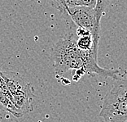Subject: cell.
<instances>
[{
    "label": "cell",
    "mask_w": 127,
    "mask_h": 122,
    "mask_svg": "<svg viewBox=\"0 0 127 122\" xmlns=\"http://www.w3.org/2000/svg\"><path fill=\"white\" fill-rule=\"evenodd\" d=\"M67 13L77 26L85 29L91 33L94 40V52L95 54H97L100 29L97 26L96 12L95 8L82 6L67 7Z\"/></svg>",
    "instance_id": "cell-2"
},
{
    "label": "cell",
    "mask_w": 127,
    "mask_h": 122,
    "mask_svg": "<svg viewBox=\"0 0 127 122\" xmlns=\"http://www.w3.org/2000/svg\"><path fill=\"white\" fill-rule=\"evenodd\" d=\"M99 116L105 122H127V100L108 92Z\"/></svg>",
    "instance_id": "cell-3"
},
{
    "label": "cell",
    "mask_w": 127,
    "mask_h": 122,
    "mask_svg": "<svg viewBox=\"0 0 127 122\" xmlns=\"http://www.w3.org/2000/svg\"><path fill=\"white\" fill-rule=\"evenodd\" d=\"M89 34H91V33L90 31L85 30L83 28L78 27L77 30V35L78 37H82V36H86V35H89ZM92 35V34H91Z\"/></svg>",
    "instance_id": "cell-13"
},
{
    "label": "cell",
    "mask_w": 127,
    "mask_h": 122,
    "mask_svg": "<svg viewBox=\"0 0 127 122\" xmlns=\"http://www.w3.org/2000/svg\"><path fill=\"white\" fill-rule=\"evenodd\" d=\"M12 95L14 104L22 116L33 112V100L35 95L33 94V89L31 84L28 83L24 89L17 91Z\"/></svg>",
    "instance_id": "cell-4"
},
{
    "label": "cell",
    "mask_w": 127,
    "mask_h": 122,
    "mask_svg": "<svg viewBox=\"0 0 127 122\" xmlns=\"http://www.w3.org/2000/svg\"><path fill=\"white\" fill-rule=\"evenodd\" d=\"M0 74L4 79L8 89H9L10 92L12 94L16 93L17 91L24 89L28 84L18 72L2 71L0 70Z\"/></svg>",
    "instance_id": "cell-5"
},
{
    "label": "cell",
    "mask_w": 127,
    "mask_h": 122,
    "mask_svg": "<svg viewBox=\"0 0 127 122\" xmlns=\"http://www.w3.org/2000/svg\"><path fill=\"white\" fill-rule=\"evenodd\" d=\"M96 4H97V0H81L80 6L91 7V8H95Z\"/></svg>",
    "instance_id": "cell-12"
},
{
    "label": "cell",
    "mask_w": 127,
    "mask_h": 122,
    "mask_svg": "<svg viewBox=\"0 0 127 122\" xmlns=\"http://www.w3.org/2000/svg\"><path fill=\"white\" fill-rule=\"evenodd\" d=\"M112 0H97V4L95 7V10L96 12V23L97 26L100 29V20L102 17L103 12L104 11L105 8L107 7L109 3L111 2Z\"/></svg>",
    "instance_id": "cell-9"
},
{
    "label": "cell",
    "mask_w": 127,
    "mask_h": 122,
    "mask_svg": "<svg viewBox=\"0 0 127 122\" xmlns=\"http://www.w3.org/2000/svg\"><path fill=\"white\" fill-rule=\"evenodd\" d=\"M51 5L56 9H58L60 12L67 13V4L65 0H50Z\"/></svg>",
    "instance_id": "cell-11"
},
{
    "label": "cell",
    "mask_w": 127,
    "mask_h": 122,
    "mask_svg": "<svg viewBox=\"0 0 127 122\" xmlns=\"http://www.w3.org/2000/svg\"><path fill=\"white\" fill-rule=\"evenodd\" d=\"M51 58L54 62L56 75H61L69 70H84L86 74H95L111 77L117 80L119 71L102 68L98 65L97 55L93 51H85L77 46V39L73 35L60 39L52 48Z\"/></svg>",
    "instance_id": "cell-1"
},
{
    "label": "cell",
    "mask_w": 127,
    "mask_h": 122,
    "mask_svg": "<svg viewBox=\"0 0 127 122\" xmlns=\"http://www.w3.org/2000/svg\"><path fill=\"white\" fill-rule=\"evenodd\" d=\"M0 89H1V90L3 92V94L6 95V97H7L11 102H12V103H14L13 95L10 92L9 89H8V87L7 85V84H6V82H5V80H4L3 78L2 77L1 74H0Z\"/></svg>",
    "instance_id": "cell-10"
},
{
    "label": "cell",
    "mask_w": 127,
    "mask_h": 122,
    "mask_svg": "<svg viewBox=\"0 0 127 122\" xmlns=\"http://www.w3.org/2000/svg\"><path fill=\"white\" fill-rule=\"evenodd\" d=\"M110 91L117 97L127 100V79L117 80Z\"/></svg>",
    "instance_id": "cell-7"
},
{
    "label": "cell",
    "mask_w": 127,
    "mask_h": 122,
    "mask_svg": "<svg viewBox=\"0 0 127 122\" xmlns=\"http://www.w3.org/2000/svg\"><path fill=\"white\" fill-rule=\"evenodd\" d=\"M79 1H81V0H79Z\"/></svg>",
    "instance_id": "cell-14"
},
{
    "label": "cell",
    "mask_w": 127,
    "mask_h": 122,
    "mask_svg": "<svg viewBox=\"0 0 127 122\" xmlns=\"http://www.w3.org/2000/svg\"><path fill=\"white\" fill-rule=\"evenodd\" d=\"M77 46L82 50L85 51H93L94 52V40L91 34L79 37L77 39ZM95 53V52H94ZM97 55V54H96Z\"/></svg>",
    "instance_id": "cell-8"
},
{
    "label": "cell",
    "mask_w": 127,
    "mask_h": 122,
    "mask_svg": "<svg viewBox=\"0 0 127 122\" xmlns=\"http://www.w3.org/2000/svg\"><path fill=\"white\" fill-rule=\"evenodd\" d=\"M0 109L4 112L11 113V115H13L14 117L17 118L23 117L21 112L18 111V109L16 107L15 104L6 97V95L1 90V89H0Z\"/></svg>",
    "instance_id": "cell-6"
}]
</instances>
